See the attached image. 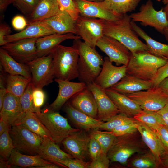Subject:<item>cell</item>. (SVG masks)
I'll return each instance as SVG.
<instances>
[{
  "instance_id": "cell-20",
  "label": "cell",
  "mask_w": 168,
  "mask_h": 168,
  "mask_svg": "<svg viewBox=\"0 0 168 168\" xmlns=\"http://www.w3.org/2000/svg\"><path fill=\"white\" fill-rule=\"evenodd\" d=\"M54 81L58 84V93L49 108L55 111L59 110L69 99L87 86L85 83L80 82H73L56 78Z\"/></svg>"
},
{
  "instance_id": "cell-7",
  "label": "cell",
  "mask_w": 168,
  "mask_h": 168,
  "mask_svg": "<svg viewBox=\"0 0 168 168\" xmlns=\"http://www.w3.org/2000/svg\"><path fill=\"white\" fill-rule=\"evenodd\" d=\"M129 16L132 21L140 22L144 26L152 27L162 34L168 26V21L163 8L156 10L152 0H148L141 6L139 12L132 13Z\"/></svg>"
},
{
  "instance_id": "cell-18",
  "label": "cell",
  "mask_w": 168,
  "mask_h": 168,
  "mask_svg": "<svg viewBox=\"0 0 168 168\" xmlns=\"http://www.w3.org/2000/svg\"><path fill=\"white\" fill-rule=\"evenodd\" d=\"M0 110V119L12 126L19 124L25 114L20 98L9 93H7L5 95Z\"/></svg>"
},
{
  "instance_id": "cell-2",
  "label": "cell",
  "mask_w": 168,
  "mask_h": 168,
  "mask_svg": "<svg viewBox=\"0 0 168 168\" xmlns=\"http://www.w3.org/2000/svg\"><path fill=\"white\" fill-rule=\"evenodd\" d=\"M131 20L127 14L115 21L105 20L104 35L118 40L132 53L140 51H149L146 44L140 40L133 29Z\"/></svg>"
},
{
  "instance_id": "cell-63",
  "label": "cell",
  "mask_w": 168,
  "mask_h": 168,
  "mask_svg": "<svg viewBox=\"0 0 168 168\" xmlns=\"http://www.w3.org/2000/svg\"><path fill=\"white\" fill-rule=\"evenodd\" d=\"M162 2L164 5H166L168 2V0H162Z\"/></svg>"
},
{
  "instance_id": "cell-54",
  "label": "cell",
  "mask_w": 168,
  "mask_h": 168,
  "mask_svg": "<svg viewBox=\"0 0 168 168\" xmlns=\"http://www.w3.org/2000/svg\"><path fill=\"white\" fill-rule=\"evenodd\" d=\"M14 0H0V12L3 13L5 11L8 6L13 3Z\"/></svg>"
},
{
  "instance_id": "cell-49",
  "label": "cell",
  "mask_w": 168,
  "mask_h": 168,
  "mask_svg": "<svg viewBox=\"0 0 168 168\" xmlns=\"http://www.w3.org/2000/svg\"><path fill=\"white\" fill-rule=\"evenodd\" d=\"M152 128L155 130L164 146L168 150V127L159 124Z\"/></svg>"
},
{
  "instance_id": "cell-47",
  "label": "cell",
  "mask_w": 168,
  "mask_h": 168,
  "mask_svg": "<svg viewBox=\"0 0 168 168\" xmlns=\"http://www.w3.org/2000/svg\"><path fill=\"white\" fill-rule=\"evenodd\" d=\"M88 149L89 156L91 160L95 159L103 152L100 144L90 135Z\"/></svg>"
},
{
  "instance_id": "cell-15",
  "label": "cell",
  "mask_w": 168,
  "mask_h": 168,
  "mask_svg": "<svg viewBox=\"0 0 168 168\" xmlns=\"http://www.w3.org/2000/svg\"><path fill=\"white\" fill-rule=\"evenodd\" d=\"M92 92L97 108L98 119L105 122L120 112L104 90L94 82L87 85Z\"/></svg>"
},
{
  "instance_id": "cell-48",
  "label": "cell",
  "mask_w": 168,
  "mask_h": 168,
  "mask_svg": "<svg viewBox=\"0 0 168 168\" xmlns=\"http://www.w3.org/2000/svg\"><path fill=\"white\" fill-rule=\"evenodd\" d=\"M32 96L35 107L38 110H41L40 108L44 104L46 99V95L42 88L34 87Z\"/></svg>"
},
{
  "instance_id": "cell-64",
  "label": "cell",
  "mask_w": 168,
  "mask_h": 168,
  "mask_svg": "<svg viewBox=\"0 0 168 168\" xmlns=\"http://www.w3.org/2000/svg\"><path fill=\"white\" fill-rule=\"evenodd\" d=\"M156 0L157 1H158V2H160L161 1V0Z\"/></svg>"
},
{
  "instance_id": "cell-43",
  "label": "cell",
  "mask_w": 168,
  "mask_h": 168,
  "mask_svg": "<svg viewBox=\"0 0 168 168\" xmlns=\"http://www.w3.org/2000/svg\"><path fill=\"white\" fill-rule=\"evenodd\" d=\"M60 10L68 13L73 19L77 20L80 15L73 0H57Z\"/></svg>"
},
{
  "instance_id": "cell-38",
  "label": "cell",
  "mask_w": 168,
  "mask_h": 168,
  "mask_svg": "<svg viewBox=\"0 0 168 168\" xmlns=\"http://www.w3.org/2000/svg\"><path fill=\"white\" fill-rule=\"evenodd\" d=\"M133 118L137 121L142 122L151 128L159 124L164 125L157 111L142 110Z\"/></svg>"
},
{
  "instance_id": "cell-56",
  "label": "cell",
  "mask_w": 168,
  "mask_h": 168,
  "mask_svg": "<svg viewBox=\"0 0 168 168\" xmlns=\"http://www.w3.org/2000/svg\"><path fill=\"white\" fill-rule=\"evenodd\" d=\"M12 126L4 121L0 120V135L7 130H10Z\"/></svg>"
},
{
  "instance_id": "cell-57",
  "label": "cell",
  "mask_w": 168,
  "mask_h": 168,
  "mask_svg": "<svg viewBox=\"0 0 168 168\" xmlns=\"http://www.w3.org/2000/svg\"><path fill=\"white\" fill-rule=\"evenodd\" d=\"M7 93L6 86H0V110L2 107L4 97Z\"/></svg>"
},
{
  "instance_id": "cell-13",
  "label": "cell",
  "mask_w": 168,
  "mask_h": 168,
  "mask_svg": "<svg viewBox=\"0 0 168 168\" xmlns=\"http://www.w3.org/2000/svg\"><path fill=\"white\" fill-rule=\"evenodd\" d=\"M38 38L22 39L1 47L17 61L27 64L37 58L36 43Z\"/></svg>"
},
{
  "instance_id": "cell-21",
  "label": "cell",
  "mask_w": 168,
  "mask_h": 168,
  "mask_svg": "<svg viewBox=\"0 0 168 168\" xmlns=\"http://www.w3.org/2000/svg\"><path fill=\"white\" fill-rule=\"evenodd\" d=\"M70 103L74 108L88 116L97 118V108L94 96L87 86L71 98Z\"/></svg>"
},
{
  "instance_id": "cell-19",
  "label": "cell",
  "mask_w": 168,
  "mask_h": 168,
  "mask_svg": "<svg viewBox=\"0 0 168 168\" xmlns=\"http://www.w3.org/2000/svg\"><path fill=\"white\" fill-rule=\"evenodd\" d=\"M137 129L144 142L153 153L161 168L160 158L167 149L154 129L142 122L137 121Z\"/></svg>"
},
{
  "instance_id": "cell-39",
  "label": "cell",
  "mask_w": 168,
  "mask_h": 168,
  "mask_svg": "<svg viewBox=\"0 0 168 168\" xmlns=\"http://www.w3.org/2000/svg\"><path fill=\"white\" fill-rule=\"evenodd\" d=\"M34 86L31 82L27 86L24 93L20 98L23 110L25 113H38L41 110L36 108L34 104L32 93Z\"/></svg>"
},
{
  "instance_id": "cell-40",
  "label": "cell",
  "mask_w": 168,
  "mask_h": 168,
  "mask_svg": "<svg viewBox=\"0 0 168 168\" xmlns=\"http://www.w3.org/2000/svg\"><path fill=\"white\" fill-rule=\"evenodd\" d=\"M137 121L133 117H130L119 113L114 116L107 121L104 122L100 129L111 131L115 128L126 124L133 123Z\"/></svg>"
},
{
  "instance_id": "cell-41",
  "label": "cell",
  "mask_w": 168,
  "mask_h": 168,
  "mask_svg": "<svg viewBox=\"0 0 168 168\" xmlns=\"http://www.w3.org/2000/svg\"><path fill=\"white\" fill-rule=\"evenodd\" d=\"M9 131L7 130L0 135V154L1 158L7 161L15 148Z\"/></svg>"
},
{
  "instance_id": "cell-28",
  "label": "cell",
  "mask_w": 168,
  "mask_h": 168,
  "mask_svg": "<svg viewBox=\"0 0 168 168\" xmlns=\"http://www.w3.org/2000/svg\"><path fill=\"white\" fill-rule=\"evenodd\" d=\"M59 11L57 0H39L33 12L27 16L28 24L49 18L57 14Z\"/></svg>"
},
{
  "instance_id": "cell-10",
  "label": "cell",
  "mask_w": 168,
  "mask_h": 168,
  "mask_svg": "<svg viewBox=\"0 0 168 168\" xmlns=\"http://www.w3.org/2000/svg\"><path fill=\"white\" fill-rule=\"evenodd\" d=\"M27 64L30 68L31 82L35 87L43 88L53 82L55 77L52 53L37 57Z\"/></svg>"
},
{
  "instance_id": "cell-52",
  "label": "cell",
  "mask_w": 168,
  "mask_h": 168,
  "mask_svg": "<svg viewBox=\"0 0 168 168\" xmlns=\"http://www.w3.org/2000/svg\"><path fill=\"white\" fill-rule=\"evenodd\" d=\"M11 32V27L6 23H1L0 25V45L3 46L7 44L5 38L10 35Z\"/></svg>"
},
{
  "instance_id": "cell-25",
  "label": "cell",
  "mask_w": 168,
  "mask_h": 168,
  "mask_svg": "<svg viewBox=\"0 0 168 168\" xmlns=\"http://www.w3.org/2000/svg\"><path fill=\"white\" fill-rule=\"evenodd\" d=\"M55 33L42 21L28 24L21 31L7 36L5 40L7 43L22 39L39 38Z\"/></svg>"
},
{
  "instance_id": "cell-23",
  "label": "cell",
  "mask_w": 168,
  "mask_h": 168,
  "mask_svg": "<svg viewBox=\"0 0 168 168\" xmlns=\"http://www.w3.org/2000/svg\"><path fill=\"white\" fill-rule=\"evenodd\" d=\"M76 21L67 12L60 10L57 14L41 21L55 33H71L76 35Z\"/></svg>"
},
{
  "instance_id": "cell-3",
  "label": "cell",
  "mask_w": 168,
  "mask_h": 168,
  "mask_svg": "<svg viewBox=\"0 0 168 168\" xmlns=\"http://www.w3.org/2000/svg\"><path fill=\"white\" fill-rule=\"evenodd\" d=\"M168 61L149 51L131 53L126 65V73L142 80L152 81L158 69Z\"/></svg>"
},
{
  "instance_id": "cell-61",
  "label": "cell",
  "mask_w": 168,
  "mask_h": 168,
  "mask_svg": "<svg viewBox=\"0 0 168 168\" xmlns=\"http://www.w3.org/2000/svg\"><path fill=\"white\" fill-rule=\"evenodd\" d=\"M162 34L164 35L166 39L168 42V26L164 30Z\"/></svg>"
},
{
  "instance_id": "cell-33",
  "label": "cell",
  "mask_w": 168,
  "mask_h": 168,
  "mask_svg": "<svg viewBox=\"0 0 168 168\" xmlns=\"http://www.w3.org/2000/svg\"><path fill=\"white\" fill-rule=\"evenodd\" d=\"M31 80L22 75L9 74L6 82L7 92L20 98Z\"/></svg>"
},
{
  "instance_id": "cell-36",
  "label": "cell",
  "mask_w": 168,
  "mask_h": 168,
  "mask_svg": "<svg viewBox=\"0 0 168 168\" xmlns=\"http://www.w3.org/2000/svg\"><path fill=\"white\" fill-rule=\"evenodd\" d=\"M18 124L25 126L43 138H49L52 140L47 129L34 113H26Z\"/></svg>"
},
{
  "instance_id": "cell-32",
  "label": "cell",
  "mask_w": 168,
  "mask_h": 168,
  "mask_svg": "<svg viewBox=\"0 0 168 168\" xmlns=\"http://www.w3.org/2000/svg\"><path fill=\"white\" fill-rule=\"evenodd\" d=\"M131 23L134 31L145 41L149 51L154 55L168 61V44L160 43L151 38L135 22L131 20Z\"/></svg>"
},
{
  "instance_id": "cell-55",
  "label": "cell",
  "mask_w": 168,
  "mask_h": 168,
  "mask_svg": "<svg viewBox=\"0 0 168 168\" xmlns=\"http://www.w3.org/2000/svg\"><path fill=\"white\" fill-rule=\"evenodd\" d=\"M161 168H168V150L160 158Z\"/></svg>"
},
{
  "instance_id": "cell-24",
  "label": "cell",
  "mask_w": 168,
  "mask_h": 168,
  "mask_svg": "<svg viewBox=\"0 0 168 168\" xmlns=\"http://www.w3.org/2000/svg\"><path fill=\"white\" fill-rule=\"evenodd\" d=\"M64 110L75 125L86 131L99 129L104 122L78 110L72 106L69 102L65 105Z\"/></svg>"
},
{
  "instance_id": "cell-29",
  "label": "cell",
  "mask_w": 168,
  "mask_h": 168,
  "mask_svg": "<svg viewBox=\"0 0 168 168\" xmlns=\"http://www.w3.org/2000/svg\"><path fill=\"white\" fill-rule=\"evenodd\" d=\"M0 63V66L9 74L21 75L32 79L31 72L28 64L17 61L1 47Z\"/></svg>"
},
{
  "instance_id": "cell-58",
  "label": "cell",
  "mask_w": 168,
  "mask_h": 168,
  "mask_svg": "<svg viewBox=\"0 0 168 168\" xmlns=\"http://www.w3.org/2000/svg\"><path fill=\"white\" fill-rule=\"evenodd\" d=\"M158 86L168 95V77L162 80Z\"/></svg>"
},
{
  "instance_id": "cell-62",
  "label": "cell",
  "mask_w": 168,
  "mask_h": 168,
  "mask_svg": "<svg viewBox=\"0 0 168 168\" xmlns=\"http://www.w3.org/2000/svg\"><path fill=\"white\" fill-rule=\"evenodd\" d=\"M89 1L93 2H101L104 1V0H86Z\"/></svg>"
},
{
  "instance_id": "cell-59",
  "label": "cell",
  "mask_w": 168,
  "mask_h": 168,
  "mask_svg": "<svg viewBox=\"0 0 168 168\" xmlns=\"http://www.w3.org/2000/svg\"><path fill=\"white\" fill-rule=\"evenodd\" d=\"M0 168H9L11 166L8 164L7 160H5L2 158L0 159Z\"/></svg>"
},
{
  "instance_id": "cell-11",
  "label": "cell",
  "mask_w": 168,
  "mask_h": 168,
  "mask_svg": "<svg viewBox=\"0 0 168 168\" xmlns=\"http://www.w3.org/2000/svg\"><path fill=\"white\" fill-rule=\"evenodd\" d=\"M125 95L143 110L157 111L168 103V95L158 86Z\"/></svg>"
},
{
  "instance_id": "cell-46",
  "label": "cell",
  "mask_w": 168,
  "mask_h": 168,
  "mask_svg": "<svg viewBox=\"0 0 168 168\" xmlns=\"http://www.w3.org/2000/svg\"><path fill=\"white\" fill-rule=\"evenodd\" d=\"M110 160L107 154L102 153L91 162H89L88 168H108L109 166Z\"/></svg>"
},
{
  "instance_id": "cell-31",
  "label": "cell",
  "mask_w": 168,
  "mask_h": 168,
  "mask_svg": "<svg viewBox=\"0 0 168 168\" xmlns=\"http://www.w3.org/2000/svg\"><path fill=\"white\" fill-rule=\"evenodd\" d=\"M37 155L54 163L60 160L74 158L69 154L62 150L56 143L49 138H43Z\"/></svg>"
},
{
  "instance_id": "cell-17",
  "label": "cell",
  "mask_w": 168,
  "mask_h": 168,
  "mask_svg": "<svg viewBox=\"0 0 168 168\" xmlns=\"http://www.w3.org/2000/svg\"><path fill=\"white\" fill-rule=\"evenodd\" d=\"M101 70L94 82L102 89L110 88L126 74V65L114 66L107 56L104 58Z\"/></svg>"
},
{
  "instance_id": "cell-45",
  "label": "cell",
  "mask_w": 168,
  "mask_h": 168,
  "mask_svg": "<svg viewBox=\"0 0 168 168\" xmlns=\"http://www.w3.org/2000/svg\"><path fill=\"white\" fill-rule=\"evenodd\" d=\"M137 121L120 125L110 132L116 137L134 133L138 131Z\"/></svg>"
},
{
  "instance_id": "cell-22",
  "label": "cell",
  "mask_w": 168,
  "mask_h": 168,
  "mask_svg": "<svg viewBox=\"0 0 168 168\" xmlns=\"http://www.w3.org/2000/svg\"><path fill=\"white\" fill-rule=\"evenodd\" d=\"M80 39L79 36L71 33H54L38 38L36 43L37 58L51 53L61 43L66 40Z\"/></svg>"
},
{
  "instance_id": "cell-8",
  "label": "cell",
  "mask_w": 168,
  "mask_h": 168,
  "mask_svg": "<svg viewBox=\"0 0 168 168\" xmlns=\"http://www.w3.org/2000/svg\"><path fill=\"white\" fill-rule=\"evenodd\" d=\"M9 133L15 148L32 155L38 154L44 138L21 124L12 126Z\"/></svg>"
},
{
  "instance_id": "cell-6",
  "label": "cell",
  "mask_w": 168,
  "mask_h": 168,
  "mask_svg": "<svg viewBox=\"0 0 168 168\" xmlns=\"http://www.w3.org/2000/svg\"><path fill=\"white\" fill-rule=\"evenodd\" d=\"M34 113L47 129L52 140L56 143H62L70 134L80 130L72 127L67 119L49 107Z\"/></svg>"
},
{
  "instance_id": "cell-9",
  "label": "cell",
  "mask_w": 168,
  "mask_h": 168,
  "mask_svg": "<svg viewBox=\"0 0 168 168\" xmlns=\"http://www.w3.org/2000/svg\"><path fill=\"white\" fill-rule=\"evenodd\" d=\"M105 20L101 19L80 16L76 21V35L84 42L95 49L98 40L104 35Z\"/></svg>"
},
{
  "instance_id": "cell-12",
  "label": "cell",
  "mask_w": 168,
  "mask_h": 168,
  "mask_svg": "<svg viewBox=\"0 0 168 168\" xmlns=\"http://www.w3.org/2000/svg\"><path fill=\"white\" fill-rule=\"evenodd\" d=\"M96 46L106 54L111 62L116 66L127 65L131 52L118 40L104 35L98 41Z\"/></svg>"
},
{
  "instance_id": "cell-53",
  "label": "cell",
  "mask_w": 168,
  "mask_h": 168,
  "mask_svg": "<svg viewBox=\"0 0 168 168\" xmlns=\"http://www.w3.org/2000/svg\"><path fill=\"white\" fill-rule=\"evenodd\" d=\"M157 112L160 115L164 125L168 127V103Z\"/></svg>"
},
{
  "instance_id": "cell-26",
  "label": "cell",
  "mask_w": 168,
  "mask_h": 168,
  "mask_svg": "<svg viewBox=\"0 0 168 168\" xmlns=\"http://www.w3.org/2000/svg\"><path fill=\"white\" fill-rule=\"evenodd\" d=\"M120 113L130 117H133L142 110L139 105L125 94L109 88L105 90Z\"/></svg>"
},
{
  "instance_id": "cell-14",
  "label": "cell",
  "mask_w": 168,
  "mask_h": 168,
  "mask_svg": "<svg viewBox=\"0 0 168 168\" xmlns=\"http://www.w3.org/2000/svg\"><path fill=\"white\" fill-rule=\"evenodd\" d=\"M90 139V135L86 131L80 129L70 134L62 143L67 153L74 158L85 161L89 156Z\"/></svg>"
},
{
  "instance_id": "cell-50",
  "label": "cell",
  "mask_w": 168,
  "mask_h": 168,
  "mask_svg": "<svg viewBox=\"0 0 168 168\" xmlns=\"http://www.w3.org/2000/svg\"><path fill=\"white\" fill-rule=\"evenodd\" d=\"M168 77V61L164 65L159 68L152 80L153 86H158L164 79Z\"/></svg>"
},
{
  "instance_id": "cell-44",
  "label": "cell",
  "mask_w": 168,
  "mask_h": 168,
  "mask_svg": "<svg viewBox=\"0 0 168 168\" xmlns=\"http://www.w3.org/2000/svg\"><path fill=\"white\" fill-rule=\"evenodd\" d=\"M89 163L79 159L69 158L58 161L54 163L69 168H88Z\"/></svg>"
},
{
  "instance_id": "cell-4",
  "label": "cell",
  "mask_w": 168,
  "mask_h": 168,
  "mask_svg": "<svg viewBox=\"0 0 168 168\" xmlns=\"http://www.w3.org/2000/svg\"><path fill=\"white\" fill-rule=\"evenodd\" d=\"M145 144L138 131L116 137L107 155L111 162L127 165L130 158L145 150Z\"/></svg>"
},
{
  "instance_id": "cell-16",
  "label": "cell",
  "mask_w": 168,
  "mask_h": 168,
  "mask_svg": "<svg viewBox=\"0 0 168 168\" xmlns=\"http://www.w3.org/2000/svg\"><path fill=\"white\" fill-rule=\"evenodd\" d=\"M80 16L101 19L107 21H115L120 19L123 15L117 13L103 6L100 2L86 0H73Z\"/></svg>"
},
{
  "instance_id": "cell-1",
  "label": "cell",
  "mask_w": 168,
  "mask_h": 168,
  "mask_svg": "<svg viewBox=\"0 0 168 168\" xmlns=\"http://www.w3.org/2000/svg\"><path fill=\"white\" fill-rule=\"evenodd\" d=\"M72 45L78 52V80L86 85L94 82L102 69L104 61L102 56L80 39L74 40Z\"/></svg>"
},
{
  "instance_id": "cell-30",
  "label": "cell",
  "mask_w": 168,
  "mask_h": 168,
  "mask_svg": "<svg viewBox=\"0 0 168 168\" xmlns=\"http://www.w3.org/2000/svg\"><path fill=\"white\" fill-rule=\"evenodd\" d=\"M11 166H18L23 168H39L40 167L53 163L42 158L38 155H28L22 154L16 148L13 151L7 160Z\"/></svg>"
},
{
  "instance_id": "cell-34",
  "label": "cell",
  "mask_w": 168,
  "mask_h": 168,
  "mask_svg": "<svg viewBox=\"0 0 168 168\" xmlns=\"http://www.w3.org/2000/svg\"><path fill=\"white\" fill-rule=\"evenodd\" d=\"M141 0H104L100 2L106 8L123 15L135 10Z\"/></svg>"
},
{
  "instance_id": "cell-35",
  "label": "cell",
  "mask_w": 168,
  "mask_h": 168,
  "mask_svg": "<svg viewBox=\"0 0 168 168\" xmlns=\"http://www.w3.org/2000/svg\"><path fill=\"white\" fill-rule=\"evenodd\" d=\"M129 167L134 168H159L158 162L153 153L149 150L138 153L128 161Z\"/></svg>"
},
{
  "instance_id": "cell-42",
  "label": "cell",
  "mask_w": 168,
  "mask_h": 168,
  "mask_svg": "<svg viewBox=\"0 0 168 168\" xmlns=\"http://www.w3.org/2000/svg\"><path fill=\"white\" fill-rule=\"evenodd\" d=\"M39 0H14L13 4L22 13L28 16L33 12Z\"/></svg>"
},
{
  "instance_id": "cell-60",
  "label": "cell",
  "mask_w": 168,
  "mask_h": 168,
  "mask_svg": "<svg viewBox=\"0 0 168 168\" xmlns=\"http://www.w3.org/2000/svg\"><path fill=\"white\" fill-rule=\"evenodd\" d=\"M165 5V6L163 9V11L166 14V17L168 21V2Z\"/></svg>"
},
{
  "instance_id": "cell-5",
  "label": "cell",
  "mask_w": 168,
  "mask_h": 168,
  "mask_svg": "<svg viewBox=\"0 0 168 168\" xmlns=\"http://www.w3.org/2000/svg\"><path fill=\"white\" fill-rule=\"evenodd\" d=\"M51 53L56 78L71 81L78 78L79 54L75 47L60 44Z\"/></svg>"
},
{
  "instance_id": "cell-51",
  "label": "cell",
  "mask_w": 168,
  "mask_h": 168,
  "mask_svg": "<svg viewBox=\"0 0 168 168\" xmlns=\"http://www.w3.org/2000/svg\"><path fill=\"white\" fill-rule=\"evenodd\" d=\"M28 24L27 21L25 17L20 15L15 16L12 21V26L16 30H23Z\"/></svg>"
},
{
  "instance_id": "cell-27",
  "label": "cell",
  "mask_w": 168,
  "mask_h": 168,
  "mask_svg": "<svg viewBox=\"0 0 168 168\" xmlns=\"http://www.w3.org/2000/svg\"><path fill=\"white\" fill-rule=\"evenodd\" d=\"M153 86L152 81L142 80L126 74L119 82L110 88L127 94L148 90Z\"/></svg>"
},
{
  "instance_id": "cell-37",
  "label": "cell",
  "mask_w": 168,
  "mask_h": 168,
  "mask_svg": "<svg viewBox=\"0 0 168 168\" xmlns=\"http://www.w3.org/2000/svg\"><path fill=\"white\" fill-rule=\"evenodd\" d=\"M90 135L97 141L103 152L106 154H107L116 138L110 131H102L99 129L92 130Z\"/></svg>"
}]
</instances>
